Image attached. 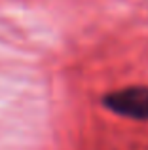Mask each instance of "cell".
<instances>
[{"mask_svg":"<svg viewBox=\"0 0 148 150\" xmlns=\"http://www.w3.org/2000/svg\"><path fill=\"white\" fill-rule=\"evenodd\" d=\"M104 106L112 112L133 120H148V88L131 86L108 93L103 99Z\"/></svg>","mask_w":148,"mask_h":150,"instance_id":"cell-1","label":"cell"}]
</instances>
